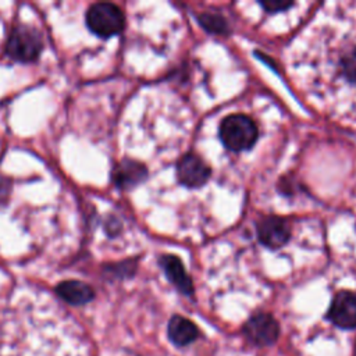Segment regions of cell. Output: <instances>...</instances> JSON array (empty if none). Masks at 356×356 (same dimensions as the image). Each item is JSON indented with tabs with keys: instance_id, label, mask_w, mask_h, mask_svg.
Returning <instances> with one entry per match:
<instances>
[{
	"instance_id": "6da1fadb",
	"label": "cell",
	"mask_w": 356,
	"mask_h": 356,
	"mask_svg": "<svg viewBox=\"0 0 356 356\" xmlns=\"http://www.w3.org/2000/svg\"><path fill=\"white\" fill-rule=\"evenodd\" d=\"M220 139L232 152L250 149L259 136L257 125L243 114H231L220 124Z\"/></svg>"
},
{
	"instance_id": "9a60e30c",
	"label": "cell",
	"mask_w": 356,
	"mask_h": 356,
	"mask_svg": "<svg viewBox=\"0 0 356 356\" xmlns=\"http://www.w3.org/2000/svg\"><path fill=\"white\" fill-rule=\"evenodd\" d=\"M10 189V181L0 175V199H6Z\"/></svg>"
},
{
	"instance_id": "4fadbf2b",
	"label": "cell",
	"mask_w": 356,
	"mask_h": 356,
	"mask_svg": "<svg viewBox=\"0 0 356 356\" xmlns=\"http://www.w3.org/2000/svg\"><path fill=\"white\" fill-rule=\"evenodd\" d=\"M200 25L213 33H227L228 32V24L227 21L217 13H204L199 15Z\"/></svg>"
},
{
	"instance_id": "9c48e42d",
	"label": "cell",
	"mask_w": 356,
	"mask_h": 356,
	"mask_svg": "<svg viewBox=\"0 0 356 356\" xmlns=\"http://www.w3.org/2000/svg\"><path fill=\"white\" fill-rule=\"evenodd\" d=\"M160 266L163 267L167 278L170 280V282L172 285H175V288L185 293V295H191L193 292V284L191 277L188 275L186 270L184 268V264L181 261V259L175 254H163L160 257Z\"/></svg>"
},
{
	"instance_id": "ba28073f",
	"label": "cell",
	"mask_w": 356,
	"mask_h": 356,
	"mask_svg": "<svg viewBox=\"0 0 356 356\" xmlns=\"http://www.w3.org/2000/svg\"><path fill=\"white\" fill-rule=\"evenodd\" d=\"M211 170L204 163V160L193 153H186L182 156L177 164V175L188 188H199L206 184L210 178Z\"/></svg>"
},
{
	"instance_id": "5bb4252c",
	"label": "cell",
	"mask_w": 356,
	"mask_h": 356,
	"mask_svg": "<svg viewBox=\"0 0 356 356\" xmlns=\"http://www.w3.org/2000/svg\"><path fill=\"white\" fill-rule=\"evenodd\" d=\"M261 4V7H264L267 11H270V13H278V11H284V10H286V8H289L291 6H293V3L292 1H288V3H285V1H261L260 3Z\"/></svg>"
},
{
	"instance_id": "8fae6325",
	"label": "cell",
	"mask_w": 356,
	"mask_h": 356,
	"mask_svg": "<svg viewBox=\"0 0 356 356\" xmlns=\"http://www.w3.org/2000/svg\"><path fill=\"white\" fill-rule=\"evenodd\" d=\"M57 295L70 305H85L95 296L93 289L82 281H63L56 286Z\"/></svg>"
},
{
	"instance_id": "30bf717a",
	"label": "cell",
	"mask_w": 356,
	"mask_h": 356,
	"mask_svg": "<svg viewBox=\"0 0 356 356\" xmlns=\"http://www.w3.org/2000/svg\"><path fill=\"white\" fill-rule=\"evenodd\" d=\"M147 177V170L143 164L134 160H122L113 171V179L121 189H129L136 186Z\"/></svg>"
},
{
	"instance_id": "7a4b0ae2",
	"label": "cell",
	"mask_w": 356,
	"mask_h": 356,
	"mask_svg": "<svg viewBox=\"0 0 356 356\" xmlns=\"http://www.w3.org/2000/svg\"><path fill=\"white\" fill-rule=\"evenodd\" d=\"M43 49V39L39 31L29 25H17L11 29L7 43L6 53L13 60L21 63H29L38 58Z\"/></svg>"
},
{
	"instance_id": "277c9868",
	"label": "cell",
	"mask_w": 356,
	"mask_h": 356,
	"mask_svg": "<svg viewBox=\"0 0 356 356\" xmlns=\"http://www.w3.org/2000/svg\"><path fill=\"white\" fill-rule=\"evenodd\" d=\"M86 24L93 33L110 38L124 29L125 18L121 8L113 3H95L86 11Z\"/></svg>"
},
{
	"instance_id": "8992f818",
	"label": "cell",
	"mask_w": 356,
	"mask_h": 356,
	"mask_svg": "<svg viewBox=\"0 0 356 356\" xmlns=\"http://www.w3.org/2000/svg\"><path fill=\"white\" fill-rule=\"evenodd\" d=\"M256 231L259 241L270 249L281 248L291 238L289 222L285 218L277 216L263 217L256 224Z\"/></svg>"
},
{
	"instance_id": "52a82bcc",
	"label": "cell",
	"mask_w": 356,
	"mask_h": 356,
	"mask_svg": "<svg viewBox=\"0 0 356 356\" xmlns=\"http://www.w3.org/2000/svg\"><path fill=\"white\" fill-rule=\"evenodd\" d=\"M327 318L339 328L356 327V292L341 291L335 295L327 313Z\"/></svg>"
},
{
	"instance_id": "3957f363",
	"label": "cell",
	"mask_w": 356,
	"mask_h": 356,
	"mask_svg": "<svg viewBox=\"0 0 356 356\" xmlns=\"http://www.w3.org/2000/svg\"><path fill=\"white\" fill-rule=\"evenodd\" d=\"M334 54L328 61L327 76L339 89H356V40L339 44Z\"/></svg>"
},
{
	"instance_id": "5b68a950",
	"label": "cell",
	"mask_w": 356,
	"mask_h": 356,
	"mask_svg": "<svg viewBox=\"0 0 356 356\" xmlns=\"http://www.w3.org/2000/svg\"><path fill=\"white\" fill-rule=\"evenodd\" d=\"M246 339L257 346H267L277 341L280 325L268 313H257L252 316L243 325Z\"/></svg>"
},
{
	"instance_id": "7c38bea8",
	"label": "cell",
	"mask_w": 356,
	"mask_h": 356,
	"mask_svg": "<svg viewBox=\"0 0 356 356\" xmlns=\"http://www.w3.org/2000/svg\"><path fill=\"white\" fill-rule=\"evenodd\" d=\"M167 332H168V337H170L171 342L175 343L177 346L189 345L199 335L197 327L189 318L182 317V316H172L171 317V320L168 323Z\"/></svg>"
}]
</instances>
